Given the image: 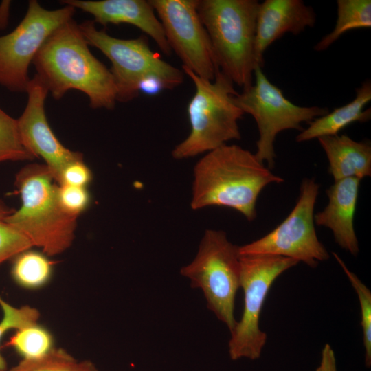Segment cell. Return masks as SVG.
<instances>
[{
  "instance_id": "24",
  "label": "cell",
  "mask_w": 371,
  "mask_h": 371,
  "mask_svg": "<svg viewBox=\"0 0 371 371\" xmlns=\"http://www.w3.org/2000/svg\"><path fill=\"white\" fill-rule=\"evenodd\" d=\"M14 210L0 199V265L33 247L25 235L7 222Z\"/></svg>"
},
{
  "instance_id": "27",
  "label": "cell",
  "mask_w": 371,
  "mask_h": 371,
  "mask_svg": "<svg viewBox=\"0 0 371 371\" xmlns=\"http://www.w3.org/2000/svg\"><path fill=\"white\" fill-rule=\"evenodd\" d=\"M58 199L62 209L76 217L83 212L90 203V195L85 187L58 185Z\"/></svg>"
},
{
  "instance_id": "20",
  "label": "cell",
  "mask_w": 371,
  "mask_h": 371,
  "mask_svg": "<svg viewBox=\"0 0 371 371\" xmlns=\"http://www.w3.org/2000/svg\"><path fill=\"white\" fill-rule=\"evenodd\" d=\"M12 260V278L23 288L39 289L45 285L52 277L53 263L44 253L30 249Z\"/></svg>"
},
{
  "instance_id": "17",
  "label": "cell",
  "mask_w": 371,
  "mask_h": 371,
  "mask_svg": "<svg viewBox=\"0 0 371 371\" xmlns=\"http://www.w3.org/2000/svg\"><path fill=\"white\" fill-rule=\"evenodd\" d=\"M329 163L328 171L335 181L346 178L362 179L371 175V146L357 142L346 135L317 138Z\"/></svg>"
},
{
  "instance_id": "10",
  "label": "cell",
  "mask_w": 371,
  "mask_h": 371,
  "mask_svg": "<svg viewBox=\"0 0 371 371\" xmlns=\"http://www.w3.org/2000/svg\"><path fill=\"white\" fill-rule=\"evenodd\" d=\"M47 10L36 0L29 1L26 14L10 33L0 36V85L10 91L23 93L30 78L28 69L47 38L73 19L76 9L64 5Z\"/></svg>"
},
{
  "instance_id": "15",
  "label": "cell",
  "mask_w": 371,
  "mask_h": 371,
  "mask_svg": "<svg viewBox=\"0 0 371 371\" xmlns=\"http://www.w3.org/2000/svg\"><path fill=\"white\" fill-rule=\"evenodd\" d=\"M316 14L302 0H265L259 4L256 33V55L259 66H264L267 48L286 33L297 35L313 27Z\"/></svg>"
},
{
  "instance_id": "11",
  "label": "cell",
  "mask_w": 371,
  "mask_h": 371,
  "mask_svg": "<svg viewBox=\"0 0 371 371\" xmlns=\"http://www.w3.org/2000/svg\"><path fill=\"white\" fill-rule=\"evenodd\" d=\"M319 191V185L314 179H304L299 199L289 216L267 235L239 246V254L283 256L312 268L328 260L329 254L315 229L314 208Z\"/></svg>"
},
{
  "instance_id": "19",
  "label": "cell",
  "mask_w": 371,
  "mask_h": 371,
  "mask_svg": "<svg viewBox=\"0 0 371 371\" xmlns=\"http://www.w3.org/2000/svg\"><path fill=\"white\" fill-rule=\"evenodd\" d=\"M337 19L333 31L314 46L317 52L328 49L345 32L371 27L370 0H337Z\"/></svg>"
},
{
  "instance_id": "9",
  "label": "cell",
  "mask_w": 371,
  "mask_h": 371,
  "mask_svg": "<svg viewBox=\"0 0 371 371\" xmlns=\"http://www.w3.org/2000/svg\"><path fill=\"white\" fill-rule=\"evenodd\" d=\"M240 287L244 293V309L239 322L230 332L228 352L233 361L260 358L267 341L260 330L261 310L269 289L284 271L299 263L297 260L274 255H240Z\"/></svg>"
},
{
  "instance_id": "13",
  "label": "cell",
  "mask_w": 371,
  "mask_h": 371,
  "mask_svg": "<svg viewBox=\"0 0 371 371\" xmlns=\"http://www.w3.org/2000/svg\"><path fill=\"white\" fill-rule=\"evenodd\" d=\"M25 93L27 104L17 119L21 142L36 158H43L58 183L63 170L71 162L83 159L82 154L66 148L52 131L45 111L49 91L37 74L30 79Z\"/></svg>"
},
{
  "instance_id": "4",
  "label": "cell",
  "mask_w": 371,
  "mask_h": 371,
  "mask_svg": "<svg viewBox=\"0 0 371 371\" xmlns=\"http://www.w3.org/2000/svg\"><path fill=\"white\" fill-rule=\"evenodd\" d=\"M259 4L256 0L198 1L220 71L243 89L253 85L254 70L260 67L256 55Z\"/></svg>"
},
{
  "instance_id": "29",
  "label": "cell",
  "mask_w": 371,
  "mask_h": 371,
  "mask_svg": "<svg viewBox=\"0 0 371 371\" xmlns=\"http://www.w3.org/2000/svg\"><path fill=\"white\" fill-rule=\"evenodd\" d=\"M315 371H337L335 352L330 344H326L324 346L321 360Z\"/></svg>"
},
{
  "instance_id": "3",
  "label": "cell",
  "mask_w": 371,
  "mask_h": 371,
  "mask_svg": "<svg viewBox=\"0 0 371 371\" xmlns=\"http://www.w3.org/2000/svg\"><path fill=\"white\" fill-rule=\"evenodd\" d=\"M14 185L21 206L7 216V222L47 256L58 255L69 249L74 240L78 217L62 209L58 184L47 166H25L16 173Z\"/></svg>"
},
{
  "instance_id": "2",
  "label": "cell",
  "mask_w": 371,
  "mask_h": 371,
  "mask_svg": "<svg viewBox=\"0 0 371 371\" xmlns=\"http://www.w3.org/2000/svg\"><path fill=\"white\" fill-rule=\"evenodd\" d=\"M282 181L255 154L226 144L206 153L195 164L190 207L232 208L251 221L256 216V203L262 189Z\"/></svg>"
},
{
  "instance_id": "28",
  "label": "cell",
  "mask_w": 371,
  "mask_h": 371,
  "mask_svg": "<svg viewBox=\"0 0 371 371\" xmlns=\"http://www.w3.org/2000/svg\"><path fill=\"white\" fill-rule=\"evenodd\" d=\"M91 179V171L83 159H80L71 162L63 170L58 184L86 188Z\"/></svg>"
},
{
  "instance_id": "12",
  "label": "cell",
  "mask_w": 371,
  "mask_h": 371,
  "mask_svg": "<svg viewBox=\"0 0 371 371\" xmlns=\"http://www.w3.org/2000/svg\"><path fill=\"white\" fill-rule=\"evenodd\" d=\"M172 51L185 67L212 81L220 70L197 11L199 0H148Z\"/></svg>"
},
{
  "instance_id": "8",
  "label": "cell",
  "mask_w": 371,
  "mask_h": 371,
  "mask_svg": "<svg viewBox=\"0 0 371 371\" xmlns=\"http://www.w3.org/2000/svg\"><path fill=\"white\" fill-rule=\"evenodd\" d=\"M255 83L234 97L236 106L255 120L259 138L256 142L257 159L268 168L274 166V141L281 131L295 129L302 131L301 124H308L329 113L327 107L300 106L289 100L282 91L271 83L262 68L254 70Z\"/></svg>"
},
{
  "instance_id": "18",
  "label": "cell",
  "mask_w": 371,
  "mask_h": 371,
  "mask_svg": "<svg viewBox=\"0 0 371 371\" xmlns=\"http://www.w3.org/2000/svg\"><path fill=\"white\" fill-rule=\"evenodd\" d=\"M371 100V81L365 80L356 89V96L349 103L334 109L327 114L317 117L309 123L296 137L297 142L314 138L336 135L344 128L355 122H366L371 117V109L364 110Z\"/></svg>"
},
{
  "instance_id": "25",
  "label": "cell",
  "mask_w": 371,
  "mask_h": 371,
  "mask_svg": "<svg viewBox=\"0 0 371 371\" xmlns=\"http://www.w3.org/2000/svg\"><path fill=\"white\" fill-rule=\"evenodd\" d=\"M0 306L3 317L0 321V341L10 330H16L37 323L40 313L34 307L23 306L15 307L0 297ZM7 363L0 352V371H7Z\"/></svg>"
},
{
  "instance_id": "23",
  "label": "cell",
  "mask_w": 371,
  "mask_h": 371,
  "mask_svg": "<svg viewBox=\"0 0 371 371\" xmlns=\"http://www.w3.org/2000/svg\"><path fill=\"white\" fill-rule=\"evenodd\" d=\"M333 255L344 270L359 298L361 309V326L365 348V365L369 368L371 366V291L357 276L346 267L344 262L337 254L333 252Z\"/></svg>"
},
{
  "instance_id": "14",
  "label": "cell",
  "mask_w": 371,
  "mask_h": 371,
  "mask_svg": "<svg viewBox=\"0 0 371 371\" xmlns=\"http://www.w3.org/2000/svg\"><path fill=\"white\" fill-rule=\"evenodd\" d=\"M61 3L90 14L95 23L104 26L121 23L134 25L151 37L164 54H172L162 25L149 1L63 0Z\"/></svg>"
},
{
  "instance_id": "30",
  "label": "cell",
  "mask_w": 371,
  "mask_h": 371,
  "mask_svg": "<svg viewBox=\"0 0 371 371\" xmlns=\"http://www.w3.org/2000/svg\"><path fill=\"white\" fill-rule=\"evenodd\" d=\"M10 1H3L0 4V30L6 27L8 23Z\"/></svg>"
},
{
  "instance_id": "26",
  "label": "cell",
  "mask_w": 371,
  "mask_h": 371,
  "mask_svg": "<svg viewBox=\"0 0 371 371\" xmlns=\"http://www.w3.org/2000/svg\"><path fill=\"white\" fill-rule=\"evenodd\" d=\"M77 361L63 348H54L40 357L23 359L7 371H69Z\"/></svg>"
},
{
  "instance_id": "21",
  "label": "cell",
  "mask_w": 371,
  "mask_h": 371,
  "mask_svg": "<svg viewBox=\"0 0 371 371\" xmlns=\"http://www.w3.org/2000/svg\"><path fill=\"white\" fill-rule=\"evenodd\" d=\"M6 346L13 348L23 359H34L54 348V338L47 328L36 323L17 330Z\"/></svg>"
},
{
  "instance_id": "6",
  "label": "cell",
  "mask_w": 371,
  "mask_h": 371,
  "mask_svg": "<svg viewBox=\"0 0 371 371\" xmlns=\"http://www.w3.org/2000/svg\"><path fill=\"white\" fill-rule=\"evenodd\" d=\"M78 25L88 45L98 49L111 61L117 101L128 102L138 97L141 84L151 78L159 79L166 89H173L183 83V70L153 52L146 36L117 38L104 30H98L93 20Z\"/></svg>"
},
{
  "instance_id": "7",
  "label": "cell",
  "mask_w": 371,
  "mask_h": 371,
  "mask_svg": "<svg viewBox=\"0 0 371 371\" xmlns=\"http://www.w3.org/2000/svg\"><path fill=\"white\" fill-rule=\"evenodd\" d=\"M239 246L231 243L225 232L207 229L193 260L181 267L180 273L192 288L201 289L207 307L231 332L235 298L240 287Z\"/></svg>"
},
{
  "instance_id": "31",
  "label": "cell",
  "mask_w": 371,
  "mask_h": 371,
  "mask_svg": "<svg viewBox=\"0 0 371 371\" xmlns=\"http://www.w3.org/2000/svg\"><path fill=\"white\" fill-rule=\"evenodd\" d=\"M69 371H98L93 362L89 360L77 361Z\"/></svg>"
},
{
  "instance_id": "5",
  "label": "cell",
  "mask_w": 371,
  "mask_h": 371,
  "mask_svg": "<svg viewBox=\"0 0 371 371\" xmlns=\"http://www.w3.org/2000/svg\"><path fill=\"white\" fill-rule=\"evenodd\" d=\"M182 70L193 82L195 92L188 105L190 133L175 146V159L194 157L214 150L232 139H240L238 121L245 114L234 101L238 93L232 81L220 70L212 81L190 70Z\"/></svg>"
},
{
  "instance_id": "16",
  "label": "cell",
  "mask_w": 371,
  "mask_h": 371,
  "mask_svg": "<svg viewBox=\"0 0 371 371\" xmlns=\"http://www.w3.org/2000/svg\"><path fill=\"white\" fill-rule=\"evenodd\" d=\"M360 181L353 177L335 181L326 190L327 205L314 214L315 223L331 229L338 245L353 256L359 251L354 216Z\"/></svg>"
},
{
  "instance_id": "22",
  "label": "cell",
  "mask_w": 371,
  "mask_h": 371,
  "mask_svg": "<svg viewBox=\"0 0 371 371\" xmlns=\"http://www.w3.org/2000/svg\"><path fill=\"white\" fill-rule=\"evenodd\" d=\"M36 158L23 146L14 119L0 108V164Z\"/></svg>"
},
{
  "instance_id": "1",
  "label": "cell",
  "mask_w": 371,
  "mask_h": 371,
  "mask_svg": "<svg viewBox=\"0 0 371 371\" xmlns=\"http://www.w3.org/2000/svg\"><path fill=\"white\" fill-rule=\"evenodd\" d=\"M78 24L70 19L45 41L32 64L49 93L59 100L69 90L84 93L92 109L115 108L116 88L110 69L91 52Z\"/></svg>"
}]
</instances>
